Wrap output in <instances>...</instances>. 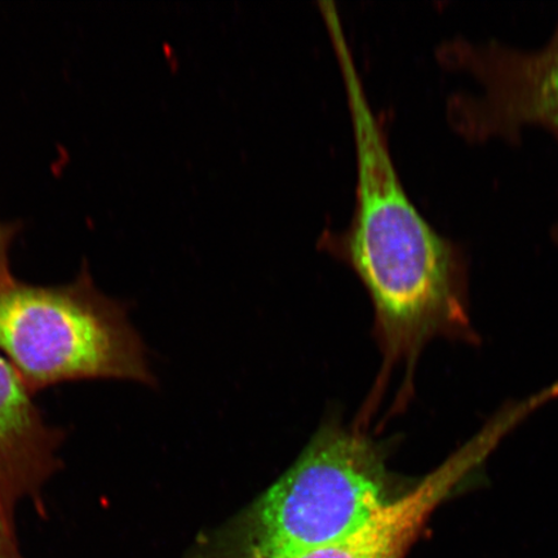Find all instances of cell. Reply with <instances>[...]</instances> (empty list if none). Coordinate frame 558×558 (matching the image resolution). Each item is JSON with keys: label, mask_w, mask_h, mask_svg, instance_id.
I'll list each match as a JSON object with an SVG mask.
<instances>
[{"label": "cell", "mask_w": 558, "mask_h": 558, "mask_svg": "<svg viewBox=\"0 0 558 558\" xmlns=\"http://www.w3.org/2000/svg\"><path fill=\"white\" fill-rule=\"evenodd\" d=\"M323 17L351 111L357 187L351 225L323 246L351 265L372 299L383 353L381 380L403 372L401 400L424 348L435 339L477 344L462 247L429 225L402 184L384 125L369 105L337 9Z\"/></svg>", "instance_id": "obj_1"}, {"label": "cell", "mask_w": 558, "mask_h": 558, "mask_svg": "<svg viewBox=\"0 0 558 558\" xmlns=\"http://www.w3.org/2000/svg\"><path fill=\"white\" fill-rule=\"evenodd\" d=\"M415 483L396 477L372 439L329 424L216 535V547L230 558L302 554L344 538Z\"/></svg>", "instance_id": "obj_2"}, {"label": "cell", "mask_w": 558, "mask_h": 558, "mask_svg": "<svg viewBox=\"0 0 558 558\" xmlns=\"http://www.w3.org/2000/svg\"><path fill=\"white\" fill-rule=\"evenodd\" d=\"M0 354L27 388L82 379L155 381L142 339L87 269L54 288L15 278L0 289Z\"/></svg>", "instance_id": "obj_3"}, {"label": "cell", "mask_w": 558, "mask_h": 558, "mask_svg": "<svg viewBox=\"0 0 558 558\" xmlns=\"http://www.w3.org/2000/svg\"><path fill=\"white\" fill-rule=\"evenodd\" d=\"M436 56L444 68L469 74L478 85L477 94H453L446 102V118L459 136L518 143L523 128L539 125L558 143V21L538 51L457 37L444 41ZM553 236L558 243V222Z\"/></svg>", "instance_id": "obj_4"}, {"label": "cell", "mask_w": 558, "mask_h": 558, "mask_svg": "<svg viewBox=\"0 0 558 558\" xmlns=\"http://www.w3.org/2000/svg\"><path fill=\"white\" fill-rule=\"evenodd\" d=\"M507 439L504 425L488 421L436 470L376 512L344 538L284 558H404L439 507L476 486L487 460Z\"/></svg>", "instance_id": "obj_5"}, {"label": "cell", "mask_w": 558, "mask_h": 558, "mask_svg": "<svg viewBox=\"0 0 558 558\" xmlns=\"http://www.w3.org/2000/svg\"><path fill=\"white\" fill-rule=\"evenodd\" d=\"M60 435L45 422L32 390L0 354V500L12 509L32 499L45 512L41 487L59 466Z\"/></svg>", "instance_id": "obj_6"}, {"label": "cell", "mask_w": 558, "mask_h": 558, "mask_svg": "<svg viewBox=\"0 0 558 558\" xmlns=\"http://www.w3.org/2000/svg\"><path fill=\"white\" fill-rule=\"evenodd\" d=\"M0 558H26L21 553L16 527L15 509L0 500Z\"/></svg>", "instance_id": "obj_7"}, {"label": "cell", "mask_w": 558, "mask_h": 558, "mask_svg": "<svg viewBox=\"0 0 558 558\" xmlns=\"http://www.w3.org/2000/svg\"><path fill=\"white\" fill-rule=\"evenodd\" d=\"M20 230V225L0 221V289L12 281L10 271V247Z\"/></svg>", "instance_id": "obj_8"}]
</instances>
